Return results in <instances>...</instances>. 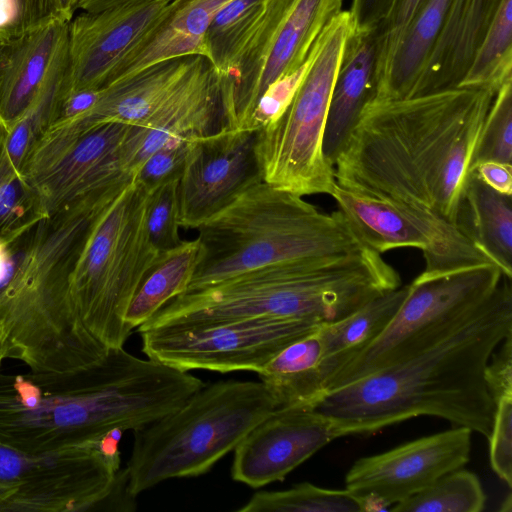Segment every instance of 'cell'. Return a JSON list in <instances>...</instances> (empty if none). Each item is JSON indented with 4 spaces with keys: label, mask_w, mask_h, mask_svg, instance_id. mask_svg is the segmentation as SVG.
I'll return each instance as SVG.
<instances>
[{
    "label": "cell",
    "mask_w": 512,
    "mask_h": 512,
    "mask_svg": "<svg viewBox=\"0 0 512 512\" xmlns=\"http://www.w3.org/2000/svg\"><path fill=\"white\" fill-rule=\"evenodd\" d=\"M120 462L99 441L31 454L0 443V511L80 512L99 508Z\"/></svg>",
    "instance_id": "obj_14"
},
{
    "label": "cell",
    "mask_w": 512,
    "mask_h": 512,
    "mask_svg": "<svg viewBox=\"0 0 512 512\" xmlns=\"http://www.w3.org/2000/svg\"><path fill=\"white\" fill-rule=\"evenodd\" d=\"M472 172L495 191L512 195V164L485 161L475 165Z\"/></svg>",
    "instance_id": "obj_45"
},
{
    "label": "cell",
    "mask_w": 512,
    "mask_h": 512,
    "mask_svg": "<svg viewBox=\"0 0 512 512\" xmlns=\"http://www.w3.org/2000/svg\"><path fill=\"white\" fill-rule=\"evenodd\" d=\"M318 329L287 345L257 372L277 407L315 408L325 395Z\"/></svg>",
    "instance_id": "obj_27"
},
{
    "label": "cell",
    "mask_w": 512,
    "mask_h": 512,
    "mask_svg": "<svg viewBox=\"0 0 512 512\" xmlns=\"http://www.w3.org/2000/svg\"><path fill=\"white\" fill-rule=\"evenodd\" d=\"M192 141L168 145L155 151L132 177L149 191L165 182L179 179Z\"/></svg>",
    "instance_id": "obj_40"
},
{
    "label": "cell",
    "mask_w": 512,
    "mask_h": 512,
    "mask_svg": "<svg viewBox=\"0 0 512 512\" xmlns=\"http://www.w3.org/2000/svg\"><path fill=\"white\" fill-rule=\"evenodd\" d=\"M10 40L0 39V76L9 56Z\"/></svg>",
    "instance_id": "obj_48"
},
{
    "label": "cell",
    "mask_w": 512,
    "mask_h": 512,
    "mask_svg": "<svg viewBox=\"0 0 512 512\" xmlns=\"http://www.w3.org/2000/svg\"><path fill=\"white\" fill-rule=\"evenodd\" d=\"M200 259L196 238L162 252L140 281L125 314L133 331L153 317L166 303L184 293Z\"/></svg>",
    "instance_id": "obj_30"
},
{
    "label": "cell",
    "mask_w": 512,
    "mask_h": 512,
    "mask_svg": "<svg viewBox=\"0 0 512 512\" xmlns=\"http://www.w3.org/2000/svg\"><path fill=\"white\" fill-rule=\"evenodd\" d=\"M69 22L55 21L10 40L0 76V118L10 127L38 96Z\"/></svg>",
    "instance_id": "obj_25"
},
{
    "label": "cell",
    "mask_w": 512,
    "mask_h": 512,
    "mask_svg": "<svg viewBox=\"0 0 512 512\" xmlns=\"http://www.w3.org/2000/svg\"><path fill=\"white\" fill-rule=\"evenodd\" d=\"M256 134L222 127L191 142L177 185L180 227L196 229L262 181Z\"/></svg>",
    "instance_id": "obj_16"
},
{
    "label": "cell",
    "mask_w": 512,
    "mask_h": 512,
    "mask_svg": "<svg viewBox=\"0 0 512 512\" xmlns=\"http://www.w3.org/2000/svg\"><path fill=\"white\" fill-rule=\"evenodd\" d=\"M484 378L494 403L501 398L512 396V333L490 356L484 370Z\"/></svg>",
    "instance_id": "obj_42"
},
{
    "label": "cell",
    "mask_w": 512,
    "mask_h": 512,
    "mask_svg": "<svg viewBox=\"0 0 512 512\" xmlns=\"http://www.w3.org/2000/svg\"><path fill=\"white\" fill-rule=\"evenodd\" d=\"M99 93V89H89L64 95L57 105L52 124L86 113L97 102Z\"/></svg>",
    "instance_id": "obj_44"
},
{
    "label": "cell",
    "mask_w": 512,
    "mask_h": 512,
    "mask_svg": "<svg viewBox=\"0 0 512 512\" xmlns=\"http://www.w3.org/2000/svg\"><path fill=\"white\" fill-rule=\"evenodd\" d=\"M222 127L219 75L204 57L148 119L130 125L122 147L123 168L132 177L155 151L206 136Z\"/></svg>",
    "instance_id": "obj_20"
},
{
    "label": "cell",
    "mask_w": 512,
    "mask_h": 512,
    "mask_svg": "<svg viewBox=\"0 0 512 512\" xmlns=\"http://www.w3.org/2000/svg\"><path fill=\"white\" fill-rule=\"evenodd\" d=\"M204 386L191 373L124 346L75 371H0V443L31 454L94 444L115 429L154 422Z\"/></svg>",
    "instance_id": "obj_2"
},
{
    "label": "cell",
    "mask_w": 512,
    "mask_h": 512,
    "mask_svg": "<svg viewBox=\"0 0 512 512\" xmlns=\"http://www.w3.org/2000/svg\"><path fill=\"white\" fill-rule=\"evenodd\" d=\"M112 186L82 196L6 243L9 267L0 284V324L7 358L32 371L70 372L100 361L108 348L84 326L64 280V259Z\"/></svg>",
    "instance_id": "obj_4"
},
{
    "label": "cell",
    "mask_w": 512,
    "mask_h": 512,
    "mask_svg": "<svg viewBox=\"0 0 512 512\" xmlns=\"http://www.w3.org/2000/svg\"><path fill=\"white\" fill-rule=\"evenodd\" d=\"M149 192L132 177L107 194L64 259L69 300L86 329L107 348L123 347L131 334L127 308L160 254L146 230Z\"/></svg>",
    "instance_id": "obj_7"
},
{
    "label": "cell",
    "mask_w": 512,
    "mask_h": 512,
    "mask_svg": "<svg viewBox=\"0 0 512 512\" xmlns=\"http://www.w3.org/2000/svg\"><path fill=\"white\" fill-rule=\"evenodd\" d=\"M230 1L171 0L161 19L120 63L105 86L157 62L191 55L207 58L205 37L209 25Z\"/></svg>",
    "instance_id": "obj_23"
},
{
    "label": "cell",
    "mask_w": 512,
    "mask_h": 512,
    "mask_svg": "<svg viewBox=\"0 0 512 512\" xmlns=\"http://www.w3.org/2000/svg\"><path fill=\"white\" fill-rule=\"evenodd\" d=\"M381 33L378 27L348 37L335 78L324 131L323 151L334 165L364 108L375 97Z\"/></svg>",
    "instance_id": "obj_21"
},
{
    "label": "cell",
    "mask_w": 512,
    "mask_h": 512,
    "mask_svg": "<svg viewBox=\"0 0 512 512\" xmlns=\"http://www.w3.org/2000/svg\"><path fill=\"white\" fill-rule=\"evenodd\" d=\"M486 494L478 476L462 468L446 473L427 488L393 505L395 512H481Z\"/></svg>",
    "instance_id": "obj_33"
},
{
    "label": "cell",
    "mask_w": 512,
    "mask_h": 512,
    "mask_svg": "<svg viewBox=\"0 0 512 512\" xmlns=\"http://www.w3.org/2000/svg\"><path fill=\"white\" fill-rule=\"evenodd\" d=\"M7 358V344L4 330L0 324V365Z\"/></svg>",
    "instance_id": "obj_50"
},
{
    "label": "cell",
    "mask_w": 512,
    "mask_h": 512,
    "mask_svg": "<svg viewBox=\"0 0 512 512\" xmlns=\"http://www.w3.org/2000/svg\"><path fill=\"white\" fill-rule=\"evenodd\" d=\"M337 434L314 408L276 407L234 449L231 477L252 488L283 481Z\"/></svg>",
    "instance_id": "obj_19"
},
{
    "label": "cell",
    "mask_w": 512,
    "mask_h": 512,
    "mask_svg": "<svg viewBox=\"0 0 512 512\" xmlns=\"http://www.w3.org/2000/svg\"><path fill=\"white\" fill-rule=\"evenodd\" d=\"M408 293V285L386 292L350 315L319 326L327 381L388 326Z\"/></svg>",
    "instance_id": "obj_29"
},
{
    "label": "cell",
    "mask_w": 512,
    "mask_h": 512,
    "mask_svg": "<svg viewBox=\"0 0 512 512\" xmlns=\"http://www.w3.org/2000/svg\"><path fill=\"white\" fill-rule=\"evenodd\" d=\"M331 197L361 241L382 254L396 248H417L425 260L418 275L441 276L494 264L453 222L420 207L361 195L336 185Z\"/></svg>",
    "instance_id": "obj_15"
},
{
    "label": "cell",
    "mask_w": 512,
    "mask_h": 512,
    "mask_svg": "<svg viewBox=\"0 0 512 512\" xmlns=\"http://www.w3.org/2000/svg\"><path fill=\"white\" fill-rule=\"evenodd\" d=\"M142 1H154V0H80L77 9L83 12H98L114 6L131 3V2H142ZM171 1V0H166Z\"/></svg>",
    "instance_id": "obj_46"
},
{
    "label": "cell",
    "mask_w": 512,
    "mask_h": 512,
    "mask_svg": "<svg viewBox=\"0 0 512 512\" xmlns=\"http://www.w3.org/2000/svg\"><path fill=\"white\" fill-rule=\"evenodd\" d=\"M7 126L0 118V240L8 243L45 217L6 146Z\"/></svg>",
    "instance_id": "obj_34"
},
{
    "label": "cell",
    "mask_w": 512,
    "mask_h": 512,
    "mask_svg": "<svg viewBox=\"0 0 512 512\" xmlns=\"http://www.w3.org/2000/svg\"><path fill=\"white\" fill-rule=\"evenodd\" d=\"M501 511L503 512H511L512 510V499L511 494L509 493L507 499L501 504Z\"/></svg>",
    "instance_id": "obj_51"
},
{
    "label": "cell",
    "mask_w": 512,
    "mask_h": 512,
    "mask_svg": "<svg viewBox=\"0 0 512 512\" xmlns=\"http://www.w3.org/2000/svg\"><path fill=\"white\" fill-rule=\"evenodd\" d=\"M494 95L456 87L370 101L333 165L336 184L455 223Z\"/></svg>",
    "instance_id": "obj_1"
},
{
    "label": "cell",
    "mask_w": 512,
    "mask_h": 512,
    "mask_svg": "<svg viewBox=\"0 0 512 512\" xmlns=\"http://www.w3.org/2000/svg\"><path fill=\"white\" fill-rule=\"evenodd\" d=\"M203 58L191 55L157 62L117 80L99 89V98L89 111L66 121L139 125L170 97Z\"/></svg>",
    "instance_id": "obj_22"
},
{
    "label": "cell",
    "mask_w": 512,
    "mask_h": 512,
    "mask_svg": "<svg viewBox=\"0 0 512 512\" xmlns=\"http://www.w3.org/2000/svg\"><path fill=\"white\" fill-rule=\"evenodd\" d=\"M393 273L377 253L268 266L186 291L139 328L167 323L244 318L338 321L390 291Z\"/></svg>",
    "instance_id": "obj_5"
},
{
    "label": "cell",
    "mask_w": 512,
    "mask_h": 512,
    "mask_svg": "<svg viewBox=\"0 0 512 512\" xmlns=\"http://www.w3.org/2000/svg\"><path fill=\"white\" fill-rule=\"evenodd\" d=\"M177 180L165 182L149 192L145 223L149 240L159 252L179 246L180 214Z\"/></svg>",
    "instance_id": "obj_37"
},
{
    "label": "cell",
    "mask_w": 512,
    "mask_h": 512,
    "mask_svg": "<svg viewBox=\"0 0 512 512\" xmlns=\"http://www.w3.org/2000/svg\"><path fill=\"white\" fill-rule=\"evenodd\" d=\"M450 1L423 2L403 32L380 76L373 100H397L412 96L443 28Z\"/></svg>",
    "instance_id": "obj_28"
},
{
    "label": "cell",
    "mask_w": 512,
    "mask_h": 512,
    "mask_svg": "<svg viewBox=\"0 0 512 512\" xmlns=\"http://www.w3.org/2000/svg\"><path fill=\"white\" fill-rule=\"evenodd\" d=\"M512 333L511 278L445 337L399 362L327 392L314 409L337 437L368 435L418 416H434L489 437L495 411L487 362Z\"/></svg>",
    "instance_id": "obj_3"
},
{
    "label": "cell",
    "mask_w": 512,
    "mask_h": 512,
    "mask_svg": "<svg viewBox=\"0 0 512 512\" xmlns=\"http://www.w3.org/2000/svg\"><path fill=\"white\" fill-rule=\"evenodd\" d=\"M129 128L120 122L63 121L40 135L22 173L44 216L82 196L132 179L122 165Z\"/></svg>",
    "instance_id": "obj_13"
},
{
    "label": "cell",
    "mask_w": 512,
    "mask_h": 512,
    "mask_svg": "<svg viewBox=\"0 0 512 512\" xmlns=\"http://www.w3.org/2000/svg\"><path fill=\"white\" fill-rule=\"evenodd\" d=\"M64 13L71 21L74 17V12L77 10V5L80 0H60Z\"/></svg>",
    "instance_id": "obj_49"
},
{
    "label": "cell",
    "mask_w": 512,
    "mask_h": 512,
    "mask_svg": "<svg viewBox=\"0 0 512 512\" xmlns=\"http://www.w3.org/2000/svg\"><path fill=\"white\" fill-rule=\"evenodd\" d=\"M503 276L492 263L441 276H417L388 326L327 381L326 393L433 345L485 301Z\"/></svg>",
    "instance_id": "obj_10"
},
{
    "label": "cell",
    "mask_w": 512,
    "mask_h": 512,
    "mask_svg": "<svg viewBox=\"0 0 512 512\" xmlns=\"http://www.w3.org/2000/svg\"><path fill=\"white\" fill-rule=\"evenodd\" d=\"M395 0H352L349 10L356 30H370L388 17Z\"/></svg>",
    "instance_id": "obj_43"
},
{
    "label": "cell",
    "mask_w": 512,
    "mask_h": 512,
    "mask_svg": "<svg viewBox=\"0 0 512 512\" xmlns=\"http://www.w3.org/2000/svg\"><path fill=\"white\" fill-rule=\"evenodd\" d=\"M166 0L83 12L68 24L65 94L103 88L126 56L165 13Z\"/></svg>",
    "instance_id": "obj_18"
},
{
    "label": "cell",
    "mask_w": 512,
    "mask_h": 512,
    "mask_svg": "<svg viewBox=\"0 0 512 512\" xmlns=\"http://www.w3.org/2000/svg\"><path fill=\"white\" fill-rule=\"evenodd\" d=\"M267 0H232L213 18L206 33L207 59L219 75L234 68L256 30Z\"/></svg>",
    "instance_id": "obj_32"
},
{
    "label": "cell",
    "mask_w": 512,
    "mask_h": 512,
    "mask_svg": "<svg viewBox=\"0 0 512 512\" xmlns=\"http://www.w3.org/2000/svg\"><path fill=\"white\" fill-rule=\"evenodd\" d=\"M196 229L200 259L186 291L263 267L339 259L370 249L339 209L320 212L302 196L263 180Z\"/></svg>",
    "instance_id": "obj_6"
},
{
    "label": "cell",
    "mask_w": 512,
    "mask_h": 512,
    "mask_svg": "<svg viewBox=\"0 0 512 512\" xmlns=\"http://www.w3.org/2000/svg\"><path fill=\"white\" fill-rule=\"evenodd\" d=\"M320 325L294 318H244L139 328L142 351L174 369L260 371L287 345Z\"/></svg>",
    "instance_id": "obj_12"
},
{
    "label": "cell",
    "mask_w": 512,
    "mask_h": 512,
    "mask_svg": "<svg viewBox=\"0 0 512 512\" xmlns=\"http://www.w3.org/2000/svg\"><path fill=\"white\" fill-rule=\"evenodd\" d=\"M485 161L512 164V79L496 91L482 126L473 167Z\"/></svg>",
    "instance_id": "obj_36"
},
{
    "label": "cell",
    "mask_w": 512,
    "mask_h": 512,
    "mask_svg": "<svg viewBox=\"0 0 512 512\" xmlns=\"http://www.w3.org/2000/svg\"><path fill=\"white\" fill-rule=\"evenodd\" d=\"M9 263L10 259L7 244L0 240V284L6 277Z\"/></svg>",
    "instance_id": "obj_47"
},
{
    "label": "cell",
    "mask_w": 512,
    "mask_h": 512,
    "mask_svg": "<svg viewBox=\"0 0 512 512\" xmlns=\"http://www.w3.org/2000/svg\"><path fill=\"white\" fill-rule=\"evenodd\" d=\"M238 512H359L355 497L344 489L302 482L282 491H258Z\"/></svg>",
    "instance_id": "obj_35"
},
{
    "label": "cell",
    "mask_w": 512,
    "mask_h": 512,
    "mask_svg": "<svg viewBox=\"0 0 512 512\" xmlns=\"http://www.w3.org/2000/svg\"><path fill=\"white\" fill-rule=\"evenodd\" d=\"M55 21L70 22L60 0H0V39H15Z\"/></svg>",
    "instance_id": "obj_38"
},
{
    "label": "cell",
    "mask_w": 512,
    "mask_h": 512,
    "mask_svg": "<svg viewBox=\"0 0 512 512\" xmlns=\"http://www.w3.org/2000/svg\"><path fill=\"white\" fill-rule=\"evenodd\" d=\"M501 0H451L443 28L411 97L456 88Z\"/></svg>",
    "instance_id": "obj_24"
},
{
    "label": "cell",
    "mask_w": 512,
    "mask_h": 512,
    "mask_svg": "<svg viewBox=\"0 0 512 512\" xmlns=\"http://www.w3.org/2000/svg\"><path fill=\"white\" fill-rule=\"evenodd\" d=\"M512 79V0H501L457 87L494 93Z\"/></svg>",
    "instance_id": "obj_31"
},
{
    "label": "cell",
    "mask_w": 512,
    "mask_h": 512,
    "mask_svg": "<svg viewBox=\"0 0 512 512\" xmlns=\"http://www.w3.org/2000/svg\"><path fill=\"white\" fill-rule=\"evenodd\" d=\"M455 224L504 276L512 278V195L495 191L471 172Z\"/></svg>",
    "instance_id": "obj_26"
},
{
    "label": "cell",
    "mask_w": 512,
    "mask_h": 512,
    "mask_svg": "<svg viewBox=\"0 0 512 512\" xmlns=\"http://www.w3.org/2000/svg\"><path fill=\"white\" fill-rule=\"evenodd\" d=\"M354 30L341 11L315 41L307 71L283 113L257 131L255 153L262 180L304 196L331 194L334 167L323 151L325 125L346 41Z\"/></svg>",
    "instance_id": "obj_9"
},
{
    "label": "cell",
    "mask_w": 512,
    "mask_h": 512,
    "mask_svg": "<svg viewBox=\"0 0 512 512\" xmlns=\"http://www.w3.org/2000/svg\"><path fill=\"white\" fill-rule=\"evenodd\" d=\"M276 407L260 381L205 384L174 411L133 431L130 493L205 474Z\"/></svg>",
    "instance_id": "obj_8"
},
{
    "label": "cell",
    "mask_w": 512,
    "mask_h": 512,
    "mask_svg": "<svg viewBox=\"0 0 512 512\" xmlns=\"http://www.w3.org/2000/svg\"><path fill=\"white\" fill-rule=\"evenodd\" d=\"M489 461L495 474L512 487V396L495 402L489 437Z\"/></svg>",
    "instance_id": "obj_39"
},
{
    "label": "cell",
    "mask_w": 512,
    "mask_h": 512,
    "mask_svg": "<svg viewBox=\"0 0 512 512\" xmlns=\"http://www.w3.org/2000/svg\"><path fill=\"white\" fill-rule=\"evenodd\" d=\"M471 436L470 429L456 426L359 458L345 476V489L355 498L372 495L393 507L462 468L470 459Z\"/></svg>",
    "instance_id": "obj_17"
},
{
    "label": "cell",
    "mask_w": 512,
    "mask_h": 512,
    "mask_svg": "<svg viewBox=\"0 0 512 512\" xmlns=\"http://www.w3.org/2000/svg\"><path fill=\"white\" fill-rule=\"evenodd\" d=\"M425 0H395L384 22L378 28L381 33L378 56V79L384 72L403 32Z\"/></svg>",
    "instance_id": "obj_41"
},
{
    "label": "cell",
    "mask_w": 512,
    "mask_h": 512,
    "mask_svg": "<svg viewBox=\"0 0 512 512\" xmlns=\"http://www.w3.org/2000/svg\"><path fill=\"white\" fill-rule=\"evenodd\" d=\"M344 0H267L231 72L219 75L223 127L248 130L263 93L299 69Z\"/></svg>",
    "instance_id": "obj_11"
}]
</instances>
